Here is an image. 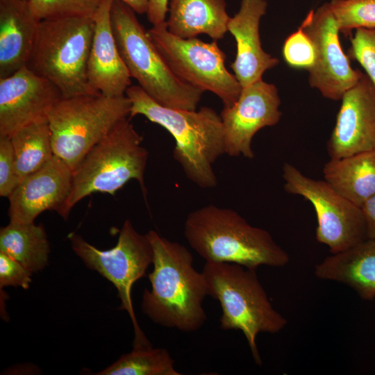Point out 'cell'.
<instances>
[{
  "mask_svg": "<svg viewBox=\"0 0 375 375\" xmlns=\"http://www.w3.org/2000/svg\"><path fill=\"white\" fill-rule=\"evenodd\" d=\"M153 251L151 290H144L142 310L153 322L184 332L199 330L206 321L203 302L208 288L202 272L193 266V256L183 245L146 233Z\"/></svg>",
  "mask_w": 375,
  "mask_h": 375,
  "instance_id": "obj_1",
  "label": "cell"
},
{
  "mask_svg": "<svg viewBox=\"0 0 375 375\" xmlns=\"http://www.w3.org/2000/svg\"><path fill=\"white\" fill-rule=\"evenodd\" d=\"M125 94L131 103V117L143 115L173 136L174 158L187 178L201 188H215L217 180L212 165L225 153L220 115L206 106L197 110L162 106L138 85H131Z\"/></svg>",
  "mask_w": 375,
  "mask_h": 375,
  "instance_id": "obj_2",
  "label": "cell"
},
{
  "mask_svg": "<svg viewBox=\"0 0 375 375\" xmlns=\"http://www.w3.org/2000/svg\"><path fill=\"white\" fill-rule=\"evenodd\" d=\"M184 235L206 262L235 263L256 269L281 267L289 254L266 230L251 226L235 210L210 204L190 212Z\"/></svg>",
  "mask_w": 375,
  "mask_h": 375,
  "instance_id": "obj_3",
  "label": "cell"
},
{
  "mask_svg": "<svg viewBox=\"0 0 375 375\" xmlns=\"http://www.w3.org/2000/svg\"><path fill=\"white\" fill-rule=\"evenodd\" d=\"M256 270L235 263L207 261L201 272L208 296L217 299L222 307L220 328L241 331L254 361L261 365L257 335L277 333L288 322L274 308Z\"/></svg>",
  "mask_w": 375,
  "mask_h": 375,
  "instance_id": "obj_4",
  "label": "cell"
},
{
  "mask_svg": "<svg viewBox=\"0 0 375 375\" xmlns=\"http://www.w3.org/2000/svg\"><path fill=\"white\" fill-rule=\"evenodd\" d=\"M110 14L113 35L131 77L162 106L197 110L203 92L174 73L135 12L124 3L113 0Z\"/></svg>",
  "mask_w": 375,
  "mask_h": 375,
  "instance_id": "obj_5",
  "label": "cell"
},
{
  "mask_svg": "<svg viewBox=\"0 0 375 375\" xmlns=\"http://www.w3.org/2000/svg\"><path fill=\"white\" fill-rule=\"evenodd\" d=\"M94 31L93 17L40 20L26 66L53 83L63 98L99 94L88 78Z\"/></svg>",
  "mask_w": 375,
  "mask_h": 375,
  "instance_id": "obj_6",
  "label": "cell"
},
{
  "mask_svg": "<svg viewBox=\"0 0 375 375\" xmlns=\"http://www.w3.org/2000/svg\"><path fill=\"white\" fill-rule=\"evenodd\" d=\"M142 142V137L126 118L93 147L73 172L63 219L85 197L97 192L114 195L132 179L139 183L147 199L144 175L149 154Z\"/></svg>",
  "mask_w": 375,
  "mask_h": 375,
  "instance_id": "obj_7",
  "label": "cell"
},
{
  "mask_svg": "<svg viewBox=\"0 0 375 375\" xmlns=\"http://www.w3.org/2000/svg\"><path fill=\"white\" fill-rule=\"evenodd\" d=\"M131 107L126 94L62 98L48 118L54 155L74 172L92 147L130 115Z\"/></svg>",
  "mask_w": 375,
  "mask_h": 375,
  "instance_id": "obj_8",
  "label": "cell"
},
{
  "mask_svg": "<svg viewBox=\"0 0 375 375\" xmlns=\"http://www.w3.org/2000/svg\"><path fill=\"white\" fill-rule=\"evenodd\" d=\"M151 40L174 73L184 82L210 92L229 107L238 100L242 86L225 66L226 56L216 40L181 38L169 32L166 22L148 30Z\"/></svg>",
  "mask_w": 375,
  "mask_h": 375,
  "instance_id": "obj_9",
  "label": "cell"
},
{
  "mask_svg": "<svg viewBox=\"0 0 375 375\" xmlns=\"http://www.w3.org/2000/svg\"><path fill=\"white\" fill-rule=\"evenodd\" d=\"M70 241L73 251L85 265L97 271L117 288L120 309L128 313L133 326V347L151 345L138 325L131 298L133 284L146 275L153 263V251L147 234L139 233L131 221L126 219L116 245L108 250H100L76 234L70 235Z\"/></svg>",
  "mask_w": 375,
  "mask_h": 375,
  "instance_id": "obj_10",
  "label": "cell"
},
{
  "mask_svg": "<svg viewBox=\"0 0 375 375\" xmlns=\"http://www.w3.org/2000/svg\"><path fill=\"white\" fill-rule=\"evenodd\" d=\"M282 176L288 193L302 197L314 207L316 239L327 246L331 253L368 239L361 208L337 192L326 181L311 178L290 163L284 164Z\"/></svg>",
  "mask_w": 375,
  "mask_h": 375,
  "instance_id": "obj_11",
  "label": "cell"
},
{
  "mask_svg": "<svg viewBox=\"0 0 375 375\" xmlns=\"http://www.w3.org/2000/svg\"><path fill=\"white\" fill-rule=\"evenodd\" d=\"M311 40L315 58L308 72V83L326 99L341 100L345 92L361 78L341 46L335 18L328 2L311 10L301 24Z\"/></svg>",
  "mask_w": 375,
  "mask_h": 375,
  "instance_id": "obj_12",
  "label": "cell"
},
{
  "mask_svg": "<svg viewBox=\"0 0 375 375\" xmlns=\"http://www.w3.org/2000/svg\"><path fill=\"white\" fill-rule=\"evenodd\" d=\"M276 86L262 79L242 88L234 104L224 107L220 116L224 130L225 154L254 157L251 142L260 129L273 126L282 116Z\"/></svg>",
  "mask_w": 375,
  "mask_h": 375,
  "instance_id": "obj_13",
  "label": "cell"
},
{
  "mask_svg": "<svg viewBox=\"0 0 375 375\" xmlns=\"http://www.w3.org/2000/svg\"><path fill=\"white\" fill-rule=\"evenodd\" d=\"M62 98L53 83L27 66L0 78V137L10 138L22 128L48 121Z\"/></svg>",
  "mask_w": 375,
  "mask_h": 375,
  "instance_id": "obj_14",
  "label": "cell"
},
{
  "mask_svg": "<svg viewBox=\"0 0 375 375\" xmlns=\"http://www.w3.org/2000/svg\"><path fill=\"white\" fill-rule=\"evenodd\" d=\"M326 143L330 158L375 151V88L362 74L343 95Z\"/></svg>",
  "mask_w": 375,
  "mask_h": 375,
  "instance_id": "obj_15",
  "label": "cell"
},
{
  "mask_svg": "<svg viewBox=\"0 0 375 375\" xmlns=\"http://www.w3.org/2000/svg\"><path fill=\"white\" fill-rule=\"evenodd\" d=\"M73 172L56 156L23 179L8 198L10 222H34L46 210L62 218L72 188Z\"/></svg>",
  "mask_w": 375,
  "mask_h": 375,
  "instance_id": "obj_16",
  "label": "cell"
},
{
  "mask_svg": "<svg viewBox=\"0 0 375 375\" xmlns=\"http://www.w3.org/2000/svg\"><path fill=\"white\" fill-rule=\"evenodd\" d=\"M267 6L266 0H241L238 12L228 23V31L236 42V56L230 67L242 88L262 79L266 71L279 63L261 44L260 24Z\"/></svg>",
  "mask_w": 375,
  "mask_h": 375,
  "instance_id": "obj_17",
  "label": "cell"
},
{
  "mask_svg": "<svg viewBox=\"0 0 375 375\" xmlns=\"http://www.w3.org/2000/svg\"><path fill=\"white\" fill-rule=\"evenodd\" d=\"M113 0H103L93 15L94 31L88 62V78L97 92L108 97L124 96L131 76L119 53L112 32Z\"/></svg>",
  "mask_w": 375,
  "mask_h": 375,
  "instance_id": "obj_18",
  "label": "cell"
},
{
  "mask_svg": "<svg viewBox=\"0 0 375 375\" xmlns=\"http://www.w3.org/2000/svg\"><path fill=\"white\" fill-rule=\"evenodd\" d=\"M40 20L24 0H0V78L26 66Z\"/></svg>",
  "mask_w": 375,
  "mask_h": 375,
  "instance_id": "obj_19",
  "label": "cell"
},
{
  "mask_svg": "<svg viewBox=\"0 0 375 375\" xmlns=\"http://www.w3.org/2000/svg\"><path fill=\"white\" fill-rule=\"evenodd\" d=\"M322 280L348 285L365 301L375 299V240L367 239L326 257L315 267Z\"/></svg>",
  "mask_w": 375,
  "mask_h": 375,
  "instance_id": "obj_20",
  "label": "cell"
},
{
  "mask_svg": "<svg viewBox=\"0 0 375 375\" xmlns=\"http://www.w3.org/2000/svg\"><path fill=\"white\" fill-rule=\"evenodd\" d=\"M168 12L167 30L181 38L206 34L217 41L228 31L225 0H169Z\"/></svg>",
  "mask_w": 375,
  "mask_h": 375,
  "instance_id": "obj_21",
  "label": "cell"
},
{
  "mask_svg": "<svg viewBox=\"0 0 375 375\" xmlns=\"http://www.w3.org/2000/svg\"><path fill=\"white\" fill-rule=\"evenodd\" d=\"M323 175L337 192L361 208L375 195V151L331 158Z\"/></svg>",
  "mask_w": 375,
  "mask_h": 375,
  "instance_id": "obj_22",
  "label": "cell"
},
{
  "mask_svg": "<svg viewBox=\"0 0 375 375\" xmlns=\"http://www.w3.org/2000/svg\"><path fill=\"white\" fill-rule=\"evenodd\" d=\"M0 252L15 260L32 273L46 267L50 252L42 224L11 222L1 228Z\"/></svg>",
  "mask_w": 375,
  "mask_h": 375,
  "instance_id": "obj_23",
  "label": "cell"
},
{
  "mask_svg": "<svg viewBox=\"0 0 375 375\" xmlns=\"http://www.w3.org/2000/svg\"><path fill=\"white\" fill-rule=\"evenodd\" d=\"M20 182L54 156L48 121L26 126L10 138Z\"/></svg>",
  "mask_w": 375,
  "mask_h": 375,
  "instance_id": "obj_24",
  "label": "cell"
},
{
  "mask_svg": "<svg viewBox=\"0 0 375 375\" xmlns=\"http://www.w3.org/2000/svg\"><path fill=\"white\" fill-rule=\"evenodd\" d=\"M174 360L165 349L151 345L133 347L98 375H181Z\"/></svg>",
  "mask_w": 375,
  "mask_h": 375,
  "instance_id": "obj_25",
  "label": "cell"
},
{
  "mask_svg": "<svg viewBox=\"0 0 375 375\" xmlns=\"http://www.w3.org/2000/svg\"><path fill=\"white\" fill-rule=\"evenodd\" d=\"M328 3L340 32L375 28V0H331Z\"/></svg>",
  "mask_w": 375,
  "mask_h": 375,
  "instance_id": "obj_26",
  "label": "cell"
},
{
  "mask_svg": "<svg viewBox=\"0 0 375 375\" xmlns=\"http://www.w3.org/2000/svg\"><path fill=\"white\" fill-rule=\"evenodd\" d=\"M103 0H29L33 13L40 20L45 19L92 17Z\"/></svg>",
  "mask_w": 375,
  "mask_h": 375,
  "instance_id": "obj_27",
  "label": "cell"
},
{
  "mask_svg": "<svg viewBox=\"0 0 375 375\" xmlns=\"http://www.w3.org/2000/svg\"><path fill=\"white\" fill-rule=\"evenodd\" d=\"M282 51L285 61L292 67L308 70L315 62L314 45L301 25L285 39Z\"/></svg>",
  "mask_w": 375,
  "mask_h": 375,
  "instance_id": "obj_28",
  "label": "cell"
},
{
  "mask_svg": "<svg viewBox=\"0 0 375 375\" xmlns=\"http://www.w3.org/2000/svg\"><path fill=\"white\" fill-rule=\"evenodd\" d=\"M348 56L360 63L375 88V28L356 29Z\"/></svg>",
  "mask_w": 375,
  "mask_h": 375,
  "instance_id": "obj_29",
  "label": "cell"
},
{
  "mask_svg": "<svg viewBox=\"0 0 375 375\" xmlns=\"http://www.w3.org/2000/svg\"><path fill=\"white\" fill-rule=\"evenodd\" d=\"M20 183L10 138L0 137V195L8 198Z\"/></svg>",
  "mask_w": 375,
  "mask_h": 375,
  "instance_id": "obj_30",
  "label": "cell"
},
{
  "mask_svg": "<svg viewBox=\"0 0 375 375\" xmlns=\"http://www.w3.org/2000/svg\"><path fill=\"white\" fill-rule=\"evenodd\" d=\"M32 272L19 262L0 252V288L20 286L28 289Z\"/></svg>",
  "mask_w": 375,
  "mask_h": 375,
  "instance_id": "obj_31",
  "label": "cell"
},
{
  "mask_svg": "<svg viewBox=\"0 0 375 375\" xmlns=\"http://www.w3.org/2000/svg\"><path fill=\"white\" fill-rule=\"evenodd\" d=\"M169 0H149L147 18L153 26L166 22Z\"/></svg>",
  "mask_w": 375,
  "mask_h": 375,
  "instance_id": "obj_32",
  "label": "cell"
},
{
  "mask_svg": "<svg viewBox=\"0 0 375 375\" xmlns=\"http://www.w3.org/2000/svg\"><path fill=\"white\" fill-rule=\"evenodd\" d=\"M361 209L365 219L367 238L375 240V195L369 199Z\"/></svg>",
  "mask_w": 375,
  "mask_h": 375,
  "instance_id": "obj_33",
  "label": "cell"
},
{
  "mask_svg": "<svg viewBox=\"0 0 375 375\" xmlns=\"http://www.w3.org/2000/svg\"><path fill=\"white\" fill-rule=\"evenodd\" d=\"M129 8L135 13L139 15L147 14L148 10L149 0H117Z\"/></svg>",
  "mask_w": 375,
  "mask_h": 375,
  "instance_id": "obj_34",
  "label": "cell"
},
{
  "mask_svg": "<svg viewBox=\"0 0 375 375\" xmlns=\"http://www.w3.org/2000/svg\"><path fill=\"white\" fill-rule=\"evenodd\" d=\"M24 1H28L29 0H24Z\"/></svg>",
  "mask_w": 375,
  "mask_h": 375,
  "instance_id": "obj_35",
  "label": "cell"
}]
</instances>
